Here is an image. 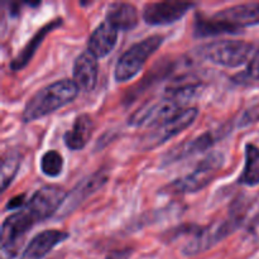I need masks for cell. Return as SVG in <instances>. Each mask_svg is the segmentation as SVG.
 I'll use <instances>...</instances> for the list:
<instances>
[{
    "label": "cell",
    "instance_id": "1",
    "mask_svg": "<svg viewBox=\"0 0 259 259\" xmlns=\"http://www.w3.org/2000/svg\"><path fill=\"white\" fill-rule=\"evenodd\" d=\"M78 93L80 89L73 80L63 78L55 81L38 90L28 100L22 113V120L24 123H30L45 118L67 104L72 103L77 98Z\"/></svg>",
    "mask_w": 259,
    "mask_h": 259
},
{
    "label": "cell",
    "instance_id": "2",
    "mask_svg": "<svg viewBox=\"0 0 259 259\" xmlns=\"http://www.w3.org/2000/svg\"><path fill=\"white\" fill-rule=\"evenodd\" d=\"M224 164V156L219 152L210 153L195 167L191 174L186 176L179 177L175 181L161 190V194L164 195H185L195 194L204 187H206L214 177L219 174Z\"/></svg>",
    "mask_w": 259,
    "mask_h": 259
},
{
    "label": "cell",
    "instance_id": "3",
    "mask_svg": "<svg viewBox=\"0 0 259 259\" xmlns=\"http://www.w3.org/2000/svg\"><path fill=\"white\" fill-rule=\"evenodd\" d=\"M253 48L254 46L247 40L222 39L200 46L197 53L214 65L235 68L247 62Z\"/></svg>",
    "mask_w": 259,
    "mask_h": 259
},
{
    "label": "cell",
    "instance_id": "4",
    "mask_svg": "<svg viewBox=\"0 0 259 259\" xmlns=\"http://www.w3.org/2000/svg\"><path fill=\"white\" fill-rule=\"evenodd\" d=\"M162 43H163L162 35H151L129 47L116 62L115 71H114L116 82H125L136 77L146 65L147 60L158 50Z\"/></svg>",
    "mask_w": 259,
    "mask_h": 259
},
{
    "label": "cell",
    "instance_id": "5",
    "mask_svg": "<svg viewBox=\"0 0 259 259\" xmlns=\"http://www.w3.org/2000/svg\"><path fill=\"white\" fill-rule=\"evenodd\" d=\"M186 104L177 99L176 96L166 93L161 100L148 103L134 111L129 118L128 124L131 126H143V128H156L163 121L168 120L172 116L177 115L185 110Z\"/></svg>",
    "mask_w": 259,
    "mask_h": 259
},
{
    "label": "cell",
    "instance_id": "6",
    "mask_svg": "<svg viewBox=\"0 0 259 259\" xmlns=\"http://www.w3.org/2000/svg\"><path fill=\"white\" fill-rule=\"evenodd\" d=\"M197 115H199L197 108H186L181 113L172 116L171 119L163 121L158 126L153 128V131L147 133L141 139V148L143 151L153 149L156 147L161 146L162 143L167 142L168 139L179 136L181 132L189 128L191 124H194Z\"/></svg>",
    "mask_w": 259,
    "mask_h": 259
},
{
    "label": "cell",
    "instance_id": "7",
    "mask_svg": "<svg viewBox=\"0 0 259 259\" xmlns=\"http://www.w3.org/2000/svg\"><path fill=\"white\" fill-rule=\"evenodd\" d=\"M242 219L238 217H230L218 224H211L206 228H200L195 232L194 238L185 245L184 254L195 255L199 253L210 249L212 245L219 243L220 240L225 239L229 234H232L238 227H239Z\"/></svg>",
    "mask_w": 259,
    "mask_h": 259
},
{
    "label": "cell",
    "instance_id": "8",
    "mask_svg": "<svg viewBox=\"0 0 259 259\" xmlns=\"http://www.w3.org/2000/svg\"><path fill=\"white\" fill-rule=\"evenodd\" d=\"M67 196V192L62 187L57 185H46L32 195L25 206L39 219V222H43L61 209Z\"/></svg>",
    "mask_w": 259,
    "mask_h": 259
},
{
    "label": "cell",
    "instance_id": "9",
    "mask_svg": "<svg viewBox=\"0 0 259 259\" xmlns=\"http://www.w3.org/2000/svg\"><path fill=\"white\" fill-rule=\"evenodd\" d=\"M227 133H229V128L225 126V128L218 129V131H209L201 136L196 137V138L179 144V146L167 152L166 156L163 157V164L166 166V164L175 163L180 159L187 158V157H191L196 153L207 151Z\"/></svg>",
    "mask_w": 259,
    "mask_h": 259
},
{
    "label": "cell",
    "instance_id": "10",
    "mask_svg": "<svg viewBox=\"0 0 259 259\" xmlns=\"http://www.w3.org/2000/svg\"><path fill=\"white\" fill-rule=\"evenodd\" d=\"M191 8H194L192 3H149L143 9V19L149 25H168L181 19Z\"/></svg>",
    "mask_w": 259,
    "mask_h": 259
},
{
    "label": "cell",
    "instance_id": "11",
    "mask_svg": "<svg viewBox=\"0 0 259 259\" xmlns=\"http://www.w3.org/2000/svg\"><path fill=\"white\" fill-rule=\"evenodd\" d=\"M108 179L109 169L100 168L96 172H94L93 175L86 177V179H83L82 181L78 182L77 186L71 191V194L68 195L65 204H63L65 205L62 210L63 215L70 214V212L73 211L81 202L85 201V200L88 199V197H90L93 194H95L99 189H101V187L106 184Z\"/></svg>",
    "mask_w": 259,
    "mask_h": 259
},
{
    "label": "cell",
    "instance_id": "12",
    "mask_svg": "<svg viewBox=\"0 0 259 259\" xmlns=\"http://www.w3.org/2000/svg\"><path fill=\"white\" fill-rule=\"evenodd\" d=\"M99 75V62L98 58L86 50L73 62L72 68V80L78 86L80 91L83 93H90L94 90L98 82Z\"/></svg>",
    "mask_w": 259,
    "mask_h": 259
},
{
    "label": "cell",
    "instance_id": "13",
    "mask_svg": "<svg viewBox=\"0 0 259 259\" xmlns=\"http://www.w3.org/2000/svg\"><path fill=\"white\" fill-rule=\"evenodd\" d=\"M68 233L57 229L45 230L35 235L24 249L20 259H43L58 244L68 239Z\"/></svg>",
    "mask_w": 259,
    "mask_h": 259
},
{
    "label": "cell",
    "instance_id": "14",
    "mask_svg": "<svg viewBox=\"0 0 259 259\" xmlns=\"http://www.w3.org/2000/svg\"><path fill=\"white\" fill-rule=\"evenodd\" d=\"M118 40V29L109 22H103L94 29L88 42V51L96 58L108 56L114 50Z\"/></svg>",
    "mask_w": 259,
    "mask_h": 259
},
{
    "label": "cell",
    "instance_id": "15",
    "mask_svg": "<svg viewBox=\"0 0 259 259\" xmlns=\"http://www.w3.org/2000/svg\"><path fill=\"white\" fill-rule=\"evenodd\" d=\"M217 15L239 29L250 25H257L259 24V3L233 5L224 10H220Z\"/></svg>",
    "mask_w": 259,
    "mask_h": 259
},
{
    "label": "cell",
    "instance_id": "16",
    "mask_svg": "<svg viewBox=\"0 0 259 259\" xmlns=\"http://www.w3.org/2000/svg\"><path fill=\"white\" fill-rule=\"evenodd\" d=\"M94 132V121L89 114L83 113L76 116L73 125L66 132L65 144L70 151H81L91 139Z\"/></svg>",
    "mask_w": 259,
    "mask_h": 259
},
{
    "label": "cell",
    "instance_id": "17",
    "mask_svg": "<svg viewBox=\"0 0 259 259\" xmlns=\"http://www.w3.org/2000/svg\"><path fill=\"white\" fill-rule=\"evenodd\" d=\"M60 25H62V18H57V19H55V20H51L50 23H47V24L43 25L42 28H39V29H38V32L35 33L32 38H30L29 42H28L27 45L23 47V50L20 51L19 55H18L17 57L12 61V63H10V68H12L13 71L23 70V68H24L25 66L29 63V61L32 60L33 56H34V53L37 52L38 47L42 45V42H43V39L46 38V35H47L48 33L52 32L53 29H56V28L60 27Z\"/></svg>",
    "mask_w": 259,
    "mask_h": 259
},
{
    "label": "cell",
    "instance_id": "18",
    "mask_svg": "<svg viewBox=\"0 0 259 259\" xmlns=\"http://www.w3.org/2000/svg\"><path fill=\"white\" fill-rule=\"evenodd\" d=\"M192 32H194L195 37L205 38L220 34H238V33L242 32V29L229 24L224 19L218 17L217 14L212 15V17L197 14L195 18Z\"/></svg>",
    "mask_w": 259,
    "mask_h": 259
},
{
    "label": "cell",
    "instance_id": "19",
    "mask_svg": "<svg viewBox=\"0 0 259 259\" xmlns=\"http://www.w3.org/2000/svg\"><path fill=\"white\" fill-rule=\"evenodd\" d=\"M106 22L118 30H132L138 25V9L129 3H113L106 12Z\"/></svg>",
    "mask_w": 259,
    "mask_h": 259
},
{
    "label": "cell",
    "instance_id": "20",
    "mask_svg": "<svg viewBox=\"0 0 259 259\" xmlns=\"http://www.w3.org/2000/svg\"><path fill=\"white\" fill-rule=\"evenodd\" d=\"M238 184L249 187L259 185V148L252 143L245 146V163Z\"/></svg>",
    "mask_w": 259,
    "mask_h": 259
},
{
    "label": "cell",
    "instance_id": "21",
    "mask_svg": "<svg viewBox=\"0 0 259 259\" xmlns=\"http://www.w3.org/2000/svg\"><path fill=\"white\" fill-rule=\"evenodd\" d=\"M20 166V156L17 152H8L3 156L2 159V177H0V184H2V192L8 189L14 177L17 176L18 169Z\"/></svg>",
    "mask_w": 259,
    "mask_h": 259
},
{
    "label": "cell",
    "instance_id": "22",
    "mask_svg": "<svg viewBox=\"0 0 259 259\" xmlns=\"http://www.w3.org/2000/svg\"><path fill=\"white\" fill-rule=\"evenodd\" d=\"M63 158L57 151H47L40 158V171L48 177H58L62 174Z\"/></svg>",
    "mask_w": 259,
    "mask_h": 259
},
{
    "label": "cell",
    "instance_id": "23",
    "mask_svg": "<svg viewBox=\"0 0 259 259\" xmlns=\"http://www.w3.org/2000/svg\"><path fill=\"white\" fill-rule=\"evenodd\" d=\"M239 76L240 77H243V80H249V81L259 80V50L254 53L252 60L249 61L244 73H242V75Z\"/></svg>",
    "mask_w": 259,
    "mask_h": 259
},
{
    "label": "cell",
    "instance_id": "24",
    "mask_svg": "<svg viewBox=\"0 0 259 259\" xmlns=\"http://www.w3.org/2000/svg\"><path fill=\"white\" fill-rule=\"evenodd\" d=\"M25 195H18V196H14L13 199H10L9 201H8L7 204V207L5 209L7 210H10V211H14V210H20L22 207L25 206Z\"/></svg>",
    "mask_w": 259,
    "mask_h": 259
},
{
    "label": "cell",
    "instance_id": "25",
    "mask_svg": "<svg viewBox=\"0 0 259 259\" xmlns=\"http://www.w3.org/2000/svg\"><path fill=\"white\" fill-rule=\"evenodd\" d=\"M259 119V105H255L254 106V111H253V109H250V110H248L247 113L244 114V116L242 118V123H240V125H247V124L249 123H253L254 120H257Z\"/></svg>",
    "mask_w": 259,
    "mask_h": 259
},
{
    "label": "cell",
    "instance_id": "26",
    "mask_svg": "<svg viewBox=\"0 0 259 259\" xmlns=\"http://www.w3.org/2000/svg\"><path fill=\"white\" fill-rule=\"evenodd\" d=\"M248 233H249L250 237H252L253 239L259 242V217L257 219L253 220L252 224L249 225V228H248Z\"/></svg>",
    "mask_w": 259,
    "mask_h": 259
},
{
    "label": "cell",
    "instance_id": "27",
    "mask_svg": "<svg viewBox=\"0 0 259 259\" xmlns=\"http://www.w3.org/2000/svg\"><path fill=\"white\" fill-rule=\"evenodd\" d=\"M131 255V249L118 250V252H111L106 259H128Z\"/></svg>",
    "mask_w": 259,
    "mask_h": 259
}]
</instances>
